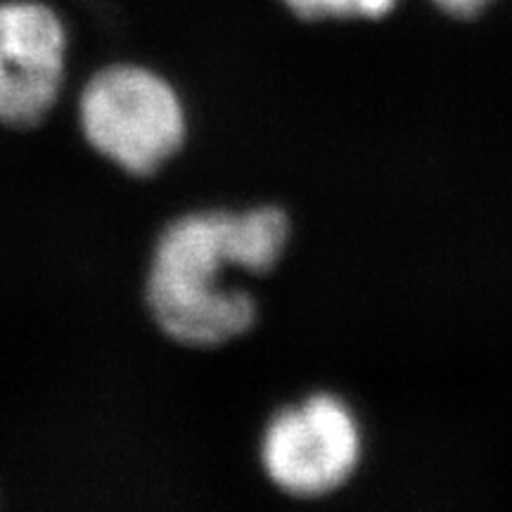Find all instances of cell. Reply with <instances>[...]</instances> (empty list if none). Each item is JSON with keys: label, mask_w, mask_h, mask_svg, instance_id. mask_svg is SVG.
Segmentation results:
<instances>
[{"label": "cell", "mask_w": 512, "mask_h": 512, "mask_svg": "<svg viewBox=\"0 0 512 512\" xmlns=\"http://www.w3.org/2000/svg\"><path fill=\"white\" fill-rule=\"evenodd\" d=\"M294 242V216L280 202L204 204L157 230L143 302L171 347L216 354L245 342L264 320L256 283L271 280Z\"/></svg>", "instance_id": "1"}, {"label": "cell", "mask_w": 512, "mask_h": 512, "mask_svg": "<svg viewBox=\"0 0 512 512\" xmlns=\"http://www.w3.org/2000/svg\"><path fill=\"white\" fill-rule=\"evenodd\" d=\"M287 15L304 24L380 22L394 15L401 0H278Z\"/></svg>", "instance_id": "5"}, {"label": "cell", "mask_w": 512, "mask_h": 512, "mask_svg": "<svg viewBox=\"0 0 512 512\" xmlns=\"http://www.w3.org/2000/svg\"><path fill=\"white\" fill-rule=\"evenodd\" d=\"M427 3L434 5L439 12H444L446 17L467 22V19L484 15L494 5V0H427Z\"/></svg>", "instance_id": "6"}, {"label": "cell", "mask_w": 512, "mask_h": 512, "mask_svg": "<svg viewBox=\"0 0 512 512\" xmlns=\"http://www.w3.org/2000/svg\"><path fill=\"white\" fill-rule=\"evenodd\" d=\"M72 107L86 150L131 181H157L190 145L188 98L150 62L131 57L100 62L79 79Z\"/></svg>", "instance_id": "2"}, {"label": "cell", "mask_w": 512, "mask_h": 512, "mask_svg": "<svg viewBox=\"0 0 512 512\" xmlns=\"http://www.w3.org/2000/svg\"><path fill=\"white\" fill-rule=\"evenodd\" d=\"M72 31L46 0H0V131H43L72 88Z\"/></svg>", "instance_id": "4"}, {"label": "cell", "mask_w": 512, "mask_h": 512, "mask_svg": "<svg viewBox=\"0 0 512 512\" xmlns=\"http://www.w3.org/2000/svg\"><path fill=\"white\" fill-rule=\"evenodd\" d=\"M256 460L273 494L287 501L342 494L363 463L361 418L335 389L313 387L266 415Z\"/></svg>", "instance_id": "3"}]
</instances>
